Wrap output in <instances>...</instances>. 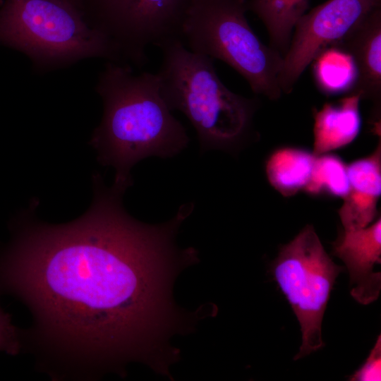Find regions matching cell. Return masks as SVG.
Returning a JSON list of instances; mask_svg holds the SVG:
<instances>
[{
    "instance_id": "2e32d148",
    "label": "cell",
    "mask_w": 381,
    "mask_h": 381,
    "mask_svg": "<svg viewBox=\"0 0 381 381\" xmlns=\"http://www.w3.org/2000/svg\"><path fill=\"white\" fill-rule=\"evenodd\" d=\"M349 190L347 165L337 155H315L308 183L303 190L311 195L344 198Z\"/></svg>"
},
{
    "instance_id": "7a4b0ae2",
    "label": "cell",
    "mask_w": 381,
    "mask_h": 381,
    "mask_svg": "<svg viewBox=\"0 0 381 381\" xmlns=\"http://www.w3.org/2000/svg\"><path fill=\"white\" fill-rule=\"evenodd\" d=\"M95 90L103 116L89 143L101 164L115 169L114 188L125 193L133 185L131 169L140 160L172 157L187 147L186 130L164 100L157 73L108 61Z\"/></svg>"
},
{
    "instance_id": "52a82bcc",
    "label": "cell",
    "mask_w": 381,
    "mask_h": 381,
    "mask_svg": "<svg viewBox=\"0 0 381 381\" xmlns=\"http://www.w3.org/2000/svg\"><path fill=\"white\" fill-rule=\"evenodd\" d=\"M190 0H97L92 25L119 50L123 61L143 66L147 49L181 39V25Z\"/></svg>"
},
{
    "instance_id": "3957f363",
    "label": "cell",
    "mask_w": 381,
    "mask_h": 381,
    "mask_svg": "<svg viewBox=\"0 0 381 381\" xmlns=\"http://www.w3.org/2000/svg\"><path fill=\"white\" fill-rule=\"evenodd\" d=\"M157 75L169 109L182 112L195 128L201 152H235L253 132L258 101L230 90L219 78L214 60L191 52L181 38L161 45Z\"/></svg>"
},
{
    "instance_id": "7c38bea8",
    "label": "cell",
    "mask_w": 381,
    "mask_h": 381,
    "mask_svg": "<svg viewBox=\"0 0 381 381\" xmlns=\"http://www.w3.org/2000/svg\"><path fill=\"white\" fill-rule=\"evenodd\" d=\"M361 97L349 94L337 102L326 103L314 115L315 155L328 153L353 142L361 128Z\"/></svg>"
},
{
    "instance_id": "9a60e30c",
    "label": "cell",
    "mask_w": 381,
    "mask_h": 381,
    "mask_svg": "<svg viewBox=\"0 0 381 381\" xmlns=\"http://www.w3.org/2000/svg\"><path fill=\"white\" fill-rule=\"evenodd\" d=\"M313 74L317 86L327 95L351 91L357 70L351 55L345 50L329 46L313 59Z\"/></svg>"
},
{
    "instance_id": "4fadbf2b",
    "label": "cell",
    "mask_w": 381,
    "mask_h": 381,
    "mask_svg": "<svg viewBox=\"0 0 381 381\" xmlns=\"http://www.w3.org/2000/svg\"><path fill=\"white\" fill-rule=\"evenodd\" d=\"M315 155L307 150L283 147L271 153L265 171L271 186L282 195L290 197L305 188L310 178Z\"/></svg>"
},
{
    "instance_id": "8992f818",
    "label": "cell",
    "mask_w": 381,
    "mask_h": 381,
    "mask_svg": "<svg viewBox=\"0 0 381 381\" xmlns=\"http://www.w3.org/2000/svg\"><path fill=\"white\" fill-rule=\"evenodd\" d=\"M325 252L312 225L283 246L272 265V274L301 325L298 360L325 346L322 321L336 278L344 270Z\"/></svg>"
},
{
    "instance_id": "9c48e42d",
    "label": "cell",
    "mask_w": 381,
    "mask_h": 381,
    "mask_svg": "<svg viewBox=\"0 0 381 381\" xmlns=\"http://www.w3.org/2000/svg\"><path fill=\"white\" fill-rule=\"evenodd\" d=\"M332 253L346 266L353 298L363 305L377 300L381 290V275L373 268L381 261L380 217L365 228L344 230L334 243Z\"/></svg>"
},
{
    "instance_id": "5b68a950",
    "label": "cell",
    "mask_w": 381,
    "mask_h": 381,
    "mask_svg": "<svg viewBox=\"0 0 381 381\" xmlns=\"http://www.w3.org/2000/svg\"><path fill=\"white\" fill-rule=\"evenodd\" d=\"M248 0H190L181 40L193 52L218 59L243 76L252 91L280 98L283 56L256 35L247 20Z\"/></svg>"
},
{
    "instance_id": "6da1fadb",
    "label": "cell",
    "mask_w": 381,
    "mask_h": 381,
    "mask_svg": "<svg viewBox=\"0 0 381 381\" xmlns=\"http://www.w3.org/2000/svg\"><path fill=\"white\" fill-rule=\"evenodd\" d=\"M93 201L63 224L22 218L0 255V289L30 309L23 333L56 377H92L142 361L165 373L177 354L169 337L181 328L172 298L177 272L198 260L176 236L193 207L149 224L132 217L123 192L92 178Z\"/></svg>"
},
{
    "instance_id": "277c9868",
    "label": "cell",
    "mask_w": 381,
    "mask_h": 381,
    "mask_svg": "<svg viewBox=\"0 0 381 381\" xmlns=\"http://www.w3.org/2000/svg\"><path fill=\"white\" fill-rule=\"evenodd\" d=\"M0 45L24 54L40 71L92 58L123 63L114 44L71 0H4Z\"/></svg>"
},
{
    "instance_id": "e0dca14e",
    "label": "cell",
    "mask_w": 381,
    "mask_h": 381,
    "mask_svg": "<svg viewBox=\"0 0 381 381\" xmlns=\"http://www.w3.org/2000/svg\"><path fill=\"white\" fill-rule=\"evenodd\" d=\"M23 348V332L12 325L11 315L0 307V351L16 355Z\"/></svg>"
},
{
    "instance_id": "30bf717a",
    "label": "cell",
    "mask_w": 381,
    "mask_h": 381,
    "mask_svg": "<svg viewBox=\"0 0 381 381\" xmlns=\"http://www.w3.org/2000/svg\"><path fill=\"white\" fill-rule=\"evenodd\" d=\"M330 46L345 50L354 61L357 78L349 94L371 100L378 109L381 100V7Z\"/></svg>"
},
{
    "instance_id": "5bb4252c",
    "label": "cell",
    "mask_w": 381,
    "mask_h": 381,
    "mask_svg": "<svg viewBox=\"0 0 381 381\" xmlns=\"http://www.w3.org/2000/svg\"><path fill=\"white\" fill-rule=\"evenodd\" d=\"M309 0H248V8L263 23L270 46L283 56L286 54L294 26L306 13Z\"/></svg>"
},
{
    "instance_id": "ba28073f",
    "label": "cell",
    "mask_w": 381,
    "mask_h": 381,
    "mask_svg": "<svg viewBox=\"0 0 381 381\" xmlns=\"http://www.w3.org/2000/svg\"><path fill=\"white\" fill-rule=\"evenodd\" d=\"M380 7L381 0H328L305 13L296 23L283 56L278 77L282 93L293 90L320 52L341 40Z\"/></svg>"
},
{
    "instance_id": "8fae6325",
    "label": "cell",
    "mask_w": 381,
    "mask_h": 381,
    "mask_svg": "<svg viewBox=\"0 0 381 381\" xmlns=\"http://www.w3.org/2000/svg\"><path fill=\"white\" fill-rule=\"evenodd\" d=\"M349 190L343 198L339 216L344 230L362 229L377 216L381 195V146L367 157L347 165Z\"/></svg>"
},
{
    "instance_id": "ac0fdd59",
    "label": "cell",
    "mask_w": 381,
    "mask_h": 381,
    "mask_svg": "<svg viewBox=\"0 0 381 381\" xmlns=\"http://www.w3.org/2000/svg\"><path fill=\"white\" fill-rule=\"evenodd\" d=\"M351 381L381 380V337L378 336L374 347L364 364L349 377Z\"/></svg>"
},
{
    "instance_id": "d6986e66",
    "label": "cell",
    "mask_w": 381,
    "mask_h": 381,
    "mask_svg": "<svg viewBox=\"0 0 381 381\" xmlns=\"http://www.w3.org/2000/svg\"><path fill=\"white\" fill-rule=\"evenodd\" d=\"M4 0H0V6L2 5Z\"/></svg>"
}]
</instances>
